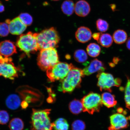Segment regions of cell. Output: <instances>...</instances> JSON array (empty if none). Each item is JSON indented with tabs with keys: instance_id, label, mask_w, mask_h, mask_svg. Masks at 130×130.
I'll return each instance as SVG.
<instances>
[{
	"instance_id": "obj_1",
	"label": "cell",
	"mask_w": 130,
	"mask_h": 130,
	"mask_svg": "<svg viewBox=\"0 0 130 130\" xmlns=\"http://www.w3.org/2000/svg\"><path fill=\"white\" fill-rule=\"evenodd\" d=\"M82 77H84L82 70L74 67L66 77L60 81L58 91L64 93H71L76 88L80 87Z\"/></svg>"
},
{
	"instance_id": "obj_2",
	"label": "cell",
	"mask_w": 130,
	"mask_h": 130,
	"mask_svg": "<svg viewBox=\"0 0 130 130\" xmlns=\"http://www.w3.org/2000/svg\"><path fill=\"white\" fill-rule=\"evenodd\" d=\"M37 44L39 50L57 47L60 41L59 34L54 27L44 29L37 33Z\"/></svg>"
},
{
	"instance_id": "obj_3",
	"label": "cell",
	"mask_w": 130,
	"mask_h": 130,
	"mask_svg": "<svg viewBox=\"0 0 130 130\" xmlns=\"http://www.w3.org/2000/svg\"><path fill=\"white\" fill-rule=\"evenodd\" d=\"M51 110L32 109L31 130H52L53 128L49 117Z\"/></svg>"
},
{
	"instance_id": "obj_4",
	"label": "cell",
	"mask_w": 130,
	"mask_h": 130,
	"mask_svg": "<svg viewBox=\"0 0 130 130\" xmlns=\"http://www.w3.org/2000/svg\"><path fill=\"white\" fill-rule=\"evenodd\" d=\"M37 33L29 32L19 36L16 42V45L21 51L27 56L35 53L39 50L37 39Z\"/></svg>"
},
{
	"instance_id": "obj_5",
	"label": "cell",
	"mask_w": 130,
	"mask_h": 130,
	"mask_svg": "<svg viewBox=\"0 0 130 130\" xmlns=\"http://www.w3.org/2000/svg\"><path fill=\"white\" fill-rule=\"evenodd\" d=\"M58 62L59 57L55 48L44 49L40 50L37 58V64L42 70L46 71Z\"/></svg>"
},
{
	"instance_id": "obj_6",
	"label": "cell",
	"mask_w": 130,
	"mask_h": 130,
	"mask_svg": "<svg viewBox=\"0 0 130 130\" xmlns=\"http://www.w3.org/2000/svg\"><path fill=\"white\" fill-rule=\"evenodd\" d=\"M83 105V111L92 115L99 112L102 106L101 97L100 94L91 92L81 100Z\"/></svg>"
},
{
	"instance_id": "obj_7",
	"label": "cell",
	"mask_w": 130,
	"mask_h": 130,
	"mask_svg": "<svg viewBox=\"0 0 130 130\" xmlns=\"http://www.w3.org/2000/svg\"><path fill=\"white\" fill-rule=\"evenodd\" d=\"M74 66L71 64L58 62L46 71V75L51 82L62 80Z\"/></svg>"
},
{
	"instance_id": "obj_8",
	"label": "cell",
	"mask_w": 130,
	"mask_h": 130,
	"mask_svg": "<svg viewBox=\"0 0 130 130\" xmlns=\"http://www.w3.org/2000/svg\"><path fill=\"white\" fill-rule=\"evenodd\" d=\"M97 77L98 78L97 85L101 91L105 90L111 92L112 87H120L122 82L119 78L115 79L112 75L104 72L98 73Z\"/></svg>"
},
{
	"instance_id": "obj_9",
	"label": "cell",
	"mask_w": 130,
	"mask_h": 130,
	"mask_svg": "<svg viewBox=\"0 0 130 130\" xmlns=\"http://www.w3.org/2000/svg\"><path fill=\"white\" fill-rule=\"evenodd\" d=\"M121 113H116L110 117V125L109 130H121L127 128L129 125V119Z\"/></svg>"
},
{
	"instance_id": "obj_10",
	"label": "cell",
	"mask_w": 130,
	"mask_h": 130,
	"mask_svg": "<svg viewBox=\"0 0 130 130\" xmlns=\"http://www.w3.org/2000/svg\"><path fill=\"white\" fill-rule=\"evenodd\" d=\"M18 75V70L12 62L0 63V76L13 80Z\"/></svg>"
},
{
	"instance_id": "obj_11",
	"label": "cell",
	"mask_w": 130,
	"mask_h": 130,
	"mask_svg": "<svg viewBox=\"0 0 130 130\" xmlns=\"http://www.w3.org/2000/svg\"><path fill=\"white\" fill-rule=\"evenodd\" d=\"M82 70L84 77L85 76L90 75L95 72H104L106 69L104 63L97 59L92 60Z\"/></svg>"
},
{
	"instance_id": "obj_12",
	"label": "cell",
	"mask_w": 130,
	"mask_h": 130,
	"mask_svg": "<svg viewBox=\"0 0 130 130\" xmlns=\"http://www.w3.org/2000/svg\"><path fill=\"white\" fill-rule=\"evenodd\" d=\"M6 23L9 25V32L13 35H21L27 27V26L21 22L19 17H16L11 21L7 19Z\"/></svg>"
},
{
	"instance_id": "obj_13",
	"label": "cell",
	"mask_w": 130,
	"mask_h": 130,
	"mask_svg": "<svg viewBox=\"0 0 130 130\" xmlns=\"http://www.w3.org/2000/svg\"><path fill=\"white\" fill-rule=\"evenodd\" d=\"M17 53L16 47L13 42L5 40L0 43V54L10 57Z\"/></svg>"
},
{
	"instance_id": "obj_14",
	"label": "cell",
	"mask_w": 130,
	"mask_h": 130,
	"mask_svg": "<svg viewBox=\"0 0 130 130\" xmlns=\"http://www.w3.org/2000/svg\"><path fill=\"white\" fill-rule=\"evenodd\" d=\"M90 11V5L85 0H79L75 5V12L80 17H86L88 15Z\"/></svg>"
},
{
	"instance_id": "obj_15",
	"label": "cell",
	"mask_w": 130,
	"mask_h": 130,
	"mask_svg": "<svg viewBox=\"0 0 130 130\" xmlns=\"http://www.w3.org/2000/svg\"><path fill=\"white\" fill-rule=\"evenodd\" d=\"M92 36V32L90 29L84 26L79 27L75 33L76 39L82 43L88 42L91 39Z\"/></svg>"
},
{
	"instance_id": "obj_16",
	"label": "cell",
	"mask_w": 130,
	"mask_h": 130,
	"mask_svg": "<svg viewBox=\"0 0 130 130\" xmlns=\"http://www.w3.org/2000/svg\"><path fill=\"white\" fill-rule=\"evenodd\" d=\"M6 103L8 108L15 110L20 106L21 103V99L20 97L16 94H11L6 99Z\"/></svg>"
},
{
	"instance_id": "obj_17",
	"label": "cell",
	"mask_w": 130,
	"mask_h": 130,
	"mask_svg": "<svg viewBox=\"0 0 130 130\" xmlns=\"http://www.w3.org/2000/svg\"><path fill=\"white\" fill-rule=\"evenodd\" d=\"M102 103L108 108H112L117 103L114 95L109 92H104L101 96Z\"/></svg>"
},
{
	"instance_id": "obj_18",
	"label": "cell",
	"mask_w": 130,
	"mask_h": 130,
	"mask_svg": "<svg viewBox=\"0 0 130 130\" xmlns=\"http://www.w3.org/2000/svg\"><path fill=\"white\" fill-rule=\"evenodd\" d=\"M113 39L115 43L121 44L125 43L127 39V35L124 30L118 29L114 32Z\"/></svg>"
},
{
	"instance_id": "obj_19",
	"label": "cell",
	"mask_w": 130,
	"mask_h": 130,
	"mask_svg": "<svg viewBox=\"0 0 130 130\" xmlns=\"http://www.w3.org/2000/svg\"><path fill=\"white\" fill-rule=\"evenodd\" d=\"M75 4L72 0H66L61 4V9L64 13L68 16L72 15L74 11Z\"/></svg>"
},
{
	"instance_id": "obj_20",
	"label": "cell",
	"mask_w": 130,
	"mask_h": 130,
	"mask_svg": "<svg viewBox=\"0 0 130 130\" xmlns=\"http://www.w3.org/2000/svg\"><path fill=\"white\" fill-rule=\"evenodd\" d=\"M69 108L70 111L75 115H78L83 111V105L80 101L74 99L69 104Z\"/></svg>"
},
{
	"instance_id": "obj_21",
	"label": "cell",
	"mask_w": 130,
	"mask_h": 130,
	"mask_svg": "<svg viewBox=\"0 0 130 130\" xmlns=\"http://www.w3.org/2000/svg\"><path fill=\"white\" fill-rule=\"evenodd\" d=\"M113 39L111 35L108 33L102 34L98 43L102 46L108 48L112 44Z\"/></svg>"
},
{
	"instance_id": "obj_22",
	"label": "cell",
	"mask_w": 130,
	"mask_h": 130,
	"mask_svg": "<svg viewBox=\"0 0 130 130\" xmlns=\"http://www.w3.org/2000/svg\"><path fill=\"white\" fill-rule=\"evenodd\" d=\"M87 50L89 56L92 57H96L100 55L101 48L100 45L97 44L92 43L88 45Z\"/></svg>"
},
{
	"instance_id": "obj_23",
	"label": "cell",
	"mask_w": 130,
	"mask_h": 130,
	"mask_svg": "<svg viewBox=\"0 0 130 130\" xmlns=\"http://www.w3.org/2000/svg\"><path fill=\"white\" fill-rule=\"evenodd\" d=\"M54 130H68L69 125L66 120L63 118H59L53 123Z\"/></svg>"
},
{
	"instance_id": "obj_24",
	"label": "cell",
	"mask_w": 130,
	"mask_h": 130,
	"mask_svg": "<svg viewBox=\"0 0 130 130\" xmlns=\"http://www.w3.org/2000/svg\"><path fill=\"white\" fill-rule=\"evenodd\" d=\"M23 121L18 118H13L11 120L9 125L10 130H22L24 128Z\"/></svg>"
},
{
	"instance_id": "obj_25",
	"label": "cell",
	"mask_w": 130,
	"mask_h": 130,
	"mask_svg": "<svg viewBox=\"0 0 130 130\" xmlns=\"http://www.w3.org/2000/svg\"><path fill=\"white\" fill-rule=\"evenodd\" d=\"M74 58L78 62L84 63L87 60L88 56L87 53L84 50H78L75 52Z\"/></svg>"
},
{
	"instance_id": "obj_26",
	"label": "cell",
	"mask_w": 130,
	"mask_h": 130,
	"mask_svg": "<svg viewBox=\"0 0 130 130\" xmlns=\"http://www.w3.org/2000/svg\"><path fill=\"white\" fill-rule=\"evenodd\" d=\"M127 81L125 89L124 99L126 107L130 110V79L127 76Z\"/></svg>"
},
{
	"instance_id": "obj_27",
	"label": "cell",
	"mask_w": 130,
	"mask_h": 130,
	"mask_svg": "<svg viewBox=\"0 0 130 130\" xmlns=\"http://www.w3.org/2000/svg\"><path fill=\"white\" fill-rule=\"evenodd\" d=\"M19 17L21 22L27 26L31 25L33 22L32 16L28 13H21Z\"/></svg>"
},
{
	"instance_id": "obj_28",
	"label": "cell",
	"mask_w": 130,
	"mask_h": 130,
	"mask_svg": "<svg viewBox=\"0 0 130 130\" xmlns=\"http://www.w3.org/2000/svg\"><path fill=\"white\" fill-rule=\"evenodd\" d=\"M96 26L98 30L102 32L106 31L109 28L108 22L102 19H98L96 22Z\"/></svg>"
},
{
	"instance_id": "obj_29",
	"label": "cell",
	"mask_w": 130,
	"mask_h": 130,
	"mask_svg": "<svg viewBox=\"0 0 130 130\" xmlns=\"http://www.w3.org/2000/svg\"><path fill=\"white\" fill-rule=\"evenodd\" d=\"M85 128V123L80 120H77L74 121L72 124V130H84Z\"/></svg>"
},
{
	"instance_id": "obj_30",
	"label": "cell",
	"mask_w": 130,
	"mask_h": 130,
	"mask_svg": "<svg viewBox=\"0 0 130 130\" xmlns=\"http://www.w3.org/2000/svg\"><path fill=\"white\" fill-rule=\"evenodd\" d=\"M9 32L8 24L6 23H0V36H7L9 35Z\"/></svg>"
},
{
	"instance_id": "obj_31",
	"label": "cell",
	"mask_w": 130,
	"mask_h": 130,
	"mask_svg": "<svg viewBox=\"0 0 130 130\" xmlns=\"http://www.w3.org/2000/svg\"><path fill=\"white\" fill-rule=\"evenodd\" d=\"M9 113L6 110L0 111V124H6L9 121Z\"/></svg>"
},
{
	"instance_id": "obj_32",
	"label": "cell",
	"mask_w": 130,
	"mask_h": 130,
	"mask_svg": "<svg viewBox=\"0 0 130 130\" xmlns=\"http://www.w3.org/2000/svg\"><path fill=\"white\" fill-rule=\"evenodd\" d=\"M12 59L10 57H7L0 54V63L12 62Z\"/></svg>"
},
{
	"instance_id": "obj_33",
	"label": "cell",
	"mask_w": 130,
	"mask_h": 130,
	"mask_svg": "<svg viewBox=\"0 0 130 130\" xmlns=\"http://www.w3.org/2000/svg\"><path fill=\"white\" fill-rule=\"evenodd\" d=\"M101 34L100 32H95L92 35V37L94 40H96L98 42Z\"/></svg>"
},
{
	"instance_id": "obj_34",
	"label": "cell",
	"mask_w": 130,
	"mask_h": 130,
	"mask_svg": "<svg viewBox=\"0 0 130 130\" xmlns=\"http://www.w3.org/2000/svg\"><path fill=\"white\" fill-rule=\"evenodd\" d=\"M22 108L25 109L27 108L28 106V104L27 102L26 101H24L21 102V105Z\"/></svg>"
},
{
	"instance_id": "obj_35",
	"label": "cell",
	"mask_w": 130,
	"mask_h": 130,
	"mask_svg": "<svg viewBox=\"0 0 130 130\" xmlns=\"http://www.w3.org/2000/svg\"><path fill=\"white\" fill-rule=\"evenodd\" d=\"M5 10V7L2 3L0 1V13L4 12Z\"/></svg>"
},
{
	"instance_id": "obj_36",
	"label": "cell",
	"mask_w": 130,
	"mask_h": 130,
	"mask_svg": "<svg viewBox=\"0 0 130 130\" xmlns=\"http://www.w3.org/2000/svg\"><path fill=\"white\" fill-rule=\"evenodd\" d=\"M120 59L119 58L117 57L113 58V63L115 64H118L119 62L120 61Z\"/></svg>"
},
{
	"instance_id": "obj_37",
	"label": "cell",
	"mask_w": 130,
	"mask_h": 130,
	"mask_svg": "<svg viewBox=\"0 0 130 130\" xmlns=\"http://www.w3.org/2000/svg\"><path fill=\"white\" fill-rule=\"evenodd\" d=\"M126 46L128 49L130 50V37L128 39L127 41Z\"/></svg>"
},
{
	"instance_id": "obj_38",
	"label": "cell",
	"mask_w": 130,
	"mask_h": 130,
	"mask_svg": "<svg viewBox=\"0 0 130 130\" xmlns=\"http://www.w3.org/2000/svg\"><path fill=\"white\" fill-rule=\"evenodd\" d=\"M110 7L113 11H114L116 9V5L113 4L110 5Z\"/></svg>"
},
{
	"instance_id": "obj_39",
	"label": "cell",
	"mask_w": 130,
	"mask_h": 130,
	"mask_svg": "<svg viewBox=\"0 0 130 130\" xmlns=\"http://www.w3.org/2000/svg\"><path fill=\"white\" fill-rule=\"evenodd\" d=\"M52 1H59V0H52Z\"/></svg>"
}]
</instances>
